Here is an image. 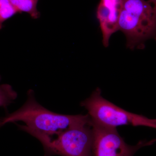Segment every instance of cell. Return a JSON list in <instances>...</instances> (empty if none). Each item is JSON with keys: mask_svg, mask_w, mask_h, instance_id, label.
<instances>
[{"mask_svg": "<svg viewBox=\"0 0 156 156\" xmlns=\"http://www.w3.org/2000/svg\"><path fill=\"white\" fill-rule=\"evenodd\" d=\"M17 122L24 123L16 124L32 136L40 134L51 137L72 127L89 125L91 119L88 114L62 115L50 111L37 101L33 90H29L27 99L20 108L0 118V127Z\"/></svg>", "mask_w": 156, "mask_h": 156, "instance_id": "6da1fadb", "label": "cell"}, {"mask_svg": "<svg viewBox=\"0 0 156 156\" xmlns=\"http://www.w3.org/2000/svg\"><path fill=\"white\" fill-rule=\"evenodd\" d=\"M126 37L131 50L142 48L144 42L156 39V11L145 0H123L118 31Z\"/></svg>", "mask_w": 156, "mask_h": 156, "instance_id": "7a4b0ae2", "label": "cell"}, {"mask_svg": "<svg viewBox=\"0 0 156 156\" xmlns=\"http://www.w3.org/2000/svg\"><path fill=\"white\" fill-rule=\"evenodd\" d=\"M80 105L88 111L91 120L102 126L116 128L122 126H144L156 129V119H149L117 106L104 98L99 88L82 101Z\"/></svg>", "mask_w": 156, "mask_h": 156, "instance_id": "3957f363", "label": "cell"}, {"mask_svg": "<svg viewBox=\"0 0 156 156\" xmlns=\"http://www.w3.org/2000/svg\"><path fill=\"white\" fill-rule=\"evenodd\" d=\"M44 147V156H92L93 133L90 124L72 127L55 139L42 134L35 136Z\"/></svg>", "mask_w": 156, "mask_h": 156, "instance_id": "277c9868", "label": "cell"}, {"mask_svg": "<svg viewBox=\"0 0 156 156\" xmlns=\"http://www.w3.org/2000/svg\"><path fill=\"white\" fill-rule=\"evenodd\" d=\"M91 119V118H90ZM93 133V156H133L140 149L153 145L156 139L141 140L135 145L126 144L116 128L102 126L91 119Z\"/></svg>", "mask_w": 156, "mask_h": 156, "instance_id": "5b68a950", "label": "cell"}, {"mask_svg": "<svg viewBox=\"0 0 156 156\" xmlns=\"http://www.w3.org/2000/svg\"><path fill=\"white\" fill-rule=\"evenodd\" d=\"M123 0H101L96 16L99 22L104 47H108L113 34L118 31V23Z\"/></svg>", "mask_w": 156, "mask_h": 156, "instance_id": "8992f818", "label": "cell"}, {"mask_svg": "<svg viewBox=\"0 0 156 156\" xmlns=\"http://www.w3.org/2000/svg\"><path fill=\"white\" fill-rule=\"evenodd\" d=\"M39 0H10L18 13L25 12L33 19H38L40 13L37 9Z\"/></svg>", "mask_w": 156, "mask_h": 156, "instance_id": "52a82bcc", "label": "cell"}, {"mask_svg": "<svg viewBox=\"0 0 156 156\" xmlns=\"http://www.w3.org/2000/svg\"><path fill=\"white\" fill-rule=\"evenodd\" d=\"M17 97V92L11 85L8 84H0V107L7 108L9 105L14 102Z\"/></svg>", "mask_w": 156, "mask_h": 156, "instance_id": "ba28073f", "label": "cell"}, {"mask_svg": "<svg viewBox=\"0 0 156 156\" xmlns=\"http://www.w3.org/2000/svg\"><path fill=\"white\" fill-rule=\"evenodd\" d=\"M17 13L10 0H0V30L3 28L5 21Z\"/></svg>", "mask_w": 156, "mask_h": 156, "instance_id": "9c48e42d", "label": "cell"}]
</instances>
